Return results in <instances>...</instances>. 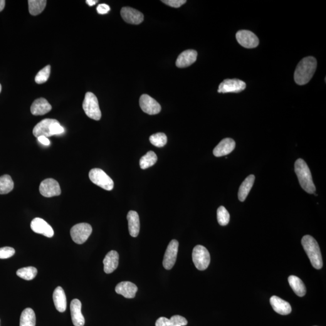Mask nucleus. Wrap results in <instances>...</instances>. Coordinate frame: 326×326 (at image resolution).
<instances>
[{
  "instance_id": "f257e3e1",
  "label": "nucleus",
  "mask_w": 326,
  "mask_h": 326,
  "mask_svg": "<svg viewBox=\"0 0 326 326\" xmlns=\"http://www.w3.org/2000/svg\"><path fill=\"white\" fill-rule=\"evenodd\" d=\"M317 62L312 56L303 58L298 63L294 73V80L298 85L308 83L313 77L317 68Z\"/></svg>"
},
{
  "instance_id": "f03ea898",
  "label": "nucleus",
  "mask_w": 326,
  "mask_h": 326,
  "mask_svg": "<svg viewBox=\"0 0 326 326\" xmlns=\"http://www.w3.org/2000/svg\"><path fill=\"white\" fill-rule=\"evenodd\" d=\"M301 244L307 254L313 268L320 270L323 267V259L319 244L312 236L306 235L301 240Z\"/></svg>"
},
{
  "instance_id": "7ed1b4c3",
  "label": "nucleus",
  "mask_w": 326,
  "mask_h": 326,
  "mask_svg": "<svg viewBox=\"0 0 326 326\" xmlns=\"http://www.w3.org/2000/svg\"><path fill=\"white\" fill-rule=\"evenodd\" d=\"M294 166L295 174L302 189L308 194H315V186L308 164L303 159H300L295 162Z\"/></svg>"
},
{
  "instance_id": "20e7f679",
  "label": "nucleus",
  "mask_w": 326,
  "mask_h": 326,
  "mask_svg": "<svg viewBox=\"0 0 326 326\" xmlns=\"http://www.w3.org/2000/svg\"><path fill=\"white\" fill-rule=\"evenodd\" d=\"M82 107L83 111L89 118L98 121L100 120L102 113L98 105V98L93 93L91 92L86 93Z\"/></svg>"
},
{
  "instance_id": "39448f33",
  "label": "nucleus",
  "mask_w": 326,
  "mask_h": 326,
  "mask_svg": "<svg viewBox=\"0 0 326 326\" xmlns=\"http://www.w3.org/2000/svg\"><path fill=\"white\" fill-rule=\"evenodd\" d=\"M193 261L195 266L199 271L206 270L211 263V255L206 247L196 245L192 253Z\"/></svg>"
},
{
  "instance_id": "423d86ee",
  "label": "nucleus",
  "mask_w": 326,
  "mask_h": 326,
  "mask_svg": "<svg viewBox=\"0 0 326 326\" xmlns=\"http://www.w3.org/2000/svg\"><path fill=\"white\" fill-rule=\"evenodd\" d=\"M89 178L94 184L103 189L110 191L114 188V182L103 170L96 168L89 172Z\"/></svg>"
},
{
  "instance_id": "0eeeda50",
  "label": "nucleus",
  "mask_w": 326,
  "mask_h": 326,
  "mask_svg": "<svg viewBox=\"0 0 326 326\" xmlns=\"http://www.w3.org/2000/svg\"><path fill=\"white\" fill-rule=\"evenodd\" d=\"M92 227L87 223H80L75 225L70 230L72 240L77 244L85 243L91 234L92 233Z\"/></svg>"
},
{
  "instance_id": "6e6552de",
  "label": "nucleus",
  "mask_w": 326,
  "mask_h": 326,
  "mask_svg": "<svg viewBox=\"0 0 326 326\" xmlns=\"http://www.w3.org/2000/svg\"><path fill=\"white\" fill-rule=\"evenodd\" d=\"M179 246V242L175 239L170 241L168 244L163 261V265L165 270H170L174 267L177 261Z\"/></svg>"
},
{
  "instance_id": "1a4fd4ad",
  "label": "nucleus",
  "mask_w": 326,
  "mask_h": 326,
  "mask_svg": "<svg viewBox=\"0 0 326 326\" xmlns=\"http://www.w3.org/2000/svg\"><path fill=\"white\" fill-rule=\"evenodd\" d=\"M39 192L43 196L51 197L61 194V189L58 182L52 179H48L41 182Z\"/></svg>"
},
{
  "instance_id": "9d476101",
  "label": "nucleus",
  "mask_w": 326,
  "mask_h": 326,
  "mask_svg": "<svg viewBox=\"0 0 326 326\" xmlns=\"http://www.w3.org/2000/svg\"><path fill=\"white\" fill-rule=\"evenodd\" d=\"M236 39L240 45L247 49L257 48L259 44L258 36L249 31H239L236 33Z\"/></svg>"
},
{
  "instance_id": "9b49d317",
  "label": "nucleus",
  "mask_w": 326,
  "mask_h": 326,
  "mask_svg": "<svg viewBox=\"0 0 326 326\" xmlns=\"http://www.w3.org/2000/svg\"><path fill=\"white\" fill-rule=\"evenodd\" d=\"M246 83L244 81L233 79V80H226L222 82L219 86L218 93H239L245 89Z\"/></svg>"
},
{
  "instance_id": "f8f14e48",
  "label": "nucleus",
  "mask_w": 326,
  "mask_h": 326,
  "mask_svg": "<svg viewBox=\"0 0 326 326\" xmlns=\"http://www.w3.org/2000/svg\"><path fill=\"white\" fill-rule=\"evenodd\" d=\"M140 106L143 112L149 115H155L160 113L161 106L156 100L147 95H143L140 98Z\"/></svg>"
},
{
  "instance_id": "ddd939ff",
  "label": "nucleus",
  "mask_w": 326,
  "mask_h": 326,
  "mask_svg": "<svg viewBox=\"0 0 326 326\" xmlns=\"http://www.w3.org/2000/svg\"><path fill=\"white\" fill-rule=\"evenodd\" d=\"M31 227L34 233L43 234L48 238H52L54 235L52 227L44 219L39 218V217H36L32 220Z\"/></svg>"
},
{
  "instance_id": "4468645a",
  "label": "nucleus",
  "mask_w": 326,
  "mask_h": 326,
  "mask_svg": "<svg viewBox=\"0 0 326 326\" xmlns=\"http://www.w3.org/2000/svg\"><path fill=\"white\" fill-rule=\"evenodd\" d=\"M56 120L46 118L37 124L33 128V134L34 137L38 138L44 136L47 138L53 136L52 127Z\"/></svg>"
},
{
  "instance_id": "2eb2a0df",
  "label": "nucleus",
  "mask_w": 326,
  "mask_h": 326,
  "mask_svg": "<svg viewBox=\"0 0 326 326\" xmlns=\"http://www.w3.org/2000/svg\"><path fill=\"white\" fill-rule=\"evenodd\" d=\"M121 16L123 20L127 23L135 25L142 23L144 19V16L142 12L130 7H123L121 10Z\"/></svg>"
},
{
  "instance_id": "dca6fc26",
  "label": "nucleus",
  "mask_w": 326,
  "mask_h": 326,
  "mask_svg": "<svg viewBox=\"0 0 326 326\" xmlns=\"http://www.w3.org/2000/svg\"><path fill=\"white\" fill-rule=\"evenodd\" d=\"M82 303L78 299H74L71 301L70 311L71 319L75 326H83L85 325V318L82 313Z\"/></svg>"
},
{
  "instance_id": "f3484780",
  "label": "nucleus",
  "mask_w": 326,
  "mask_h": 326,
  "mask_svg": "<svg viewBox=\"0 0 326 326\" xmlns=\"http://www.w3.org/2000/svg\"><path fill=\"white\" fill-rule=\"evenodd\" d=\"M236 143L229 138H224L213 150L214 156L220 157L230 154L235 148Z\"/></svg>"
},
{
  "instance_id": "a211bd4d",
  "label": "nucleus",
  "mask_w": 326,
  "mask_h": 326,
  "mask_svg": "<svg viewBox=\"0 0 326 326\" xmlns=\"http://www.w3.org/2000/svg\"><path fill=\"white\" fill-rule=\"evenodd\" d=\"M270 303L274 310L278 314L286 315L290 314L292 311L290 304L277 296L274 295L271 297Z\"/></svg>"
},
{
  "instance_id": "6ab92c4d",
  "label": "nucleus",
  "mask_w": 326,
  "mask_h": 326,
  "mask_svg": "<svg viewBox=\"0 0 326 326\" xmlns=\"http://www.w3.org/2000/svg\"><path fill=\"white\" fill-rule=\"evenodd\" d=\"M137 291V286L130 281H122L115 287V292L127 298H134Z\"/></svg>"
},
{
  "instance_id": "aec40b11",
  "label": "nucleus",
  "mask_w": 326,
  "mask_h": 326,
  "mask_svg": "<svg viewBox=\"0 0 326 326\" xmlns=\"http://www.w3.org/2000/svg\"><path fill=\"white\" fill-rule=\"evenodd\" d=\"M197 53L194 50H185L178 57L176 65L179 68H186L196 61Z\"/></svg>"
},
{
  "instance_id": "412c9836",
  "label": "nucleus",
  "mask_w": 326,
  "mask_h": 326,
  "mask_svg": "<svg viewBox=\"0 0 326 326\" xmlns=\"http://www.w3.org/2000/svg\"><path fill=\"white\" fill-rule=\"evenodd\" d=\"M52 107L44 98H39L32 103L31 111L34 115H43L50 112Z\"/></svg>"
},
{
  "instance_id": "4be33fe9",
  "label": "nucleus",
  "mask_w": 326,
  "mask_h": 326,
  "mask_svg": "<svg viewBox=\"0 0 326 326\" xmlns=\"http://www.w3.org/2000/svg\"><path fill=\"white\" fill-rule=\"evenodd\" d=\"M118 261L119 255L117 251L112 250L109 252L103 261L105 273L111 274L118 267Z\"/></svg>"
},
{
  "instance_id": "5701e85b",
  "label": "nucleus",
  "mask_w": 326,
  "mask_h": 326,
  "mask_svg": "<svg viewBox=\"0 0 326 326\" xmlns=\"http://www.w3.org/2000/svg\"><path fill=\"white\" fill-rule=\"evenodd\" d=\"M127 219L130 235L136 238L139 234L140 228V218L137 212L132 211L128 212Z\"/></svg>"
},
{
  "instance_id": "b1692460",
  "label": "nucleus",
  "mask_w": 326,
  "mask_h": 326,
  "mask_svg": "<svg viewBox=\"0 0 326 326\" xmlns=\"http://www.w3.org/2000/svg\"><path fill=\"white\" fill-rule=\"evenodd\" d=\"M53 299L54 306L60 312H64L66 309V298L63 288L58 286L54 291Z\"/></svg>"
},
{
  "instance_id": "393cba45",
  "label": "nucleus",
  "mask_w": 326,
  "mask_h": 326,
  "mask_svg": "<svg viewBox=\"0 0 326 326\" xmlns=\"http://www.w3.org/2000/svg\"><path fill=\"white\" fill-rule=\"evenodd\" d=\"M188 323L187 320L181 315L172 316L170 319L160 317L155 323V326H184Z\"/></svg>"
},
{
  "instance_id": "a878e982",
  "label": "nucleus",
  "mask_w": 326,
  "mask_h": 326,
  "mask_svg": "<svg viewBox=\"0 0 326 326\" xmlns=\"http://www.w3.org/2000/svg\"><path fill=\"white\" fill-rule=\"evenodd\" d=\"M254 180H255L254 175H249L241 185L238 192V197L240 201L244 202L248 196L249 192L253 187Z\"/></svg>"
},
{
  "instance_id": "bb28decb",
  "label": "nucleus",
  "mask_w": 326,
  "mask_h": 326,
  "mask_svg": "<svg viewBox=\"0 0 326 326\" xmlns=\"http://www.w3.org/2000/svg\"><path fill=\"white\" fill-rule=\"evenodd\" d=\"M288 282L296 295L299 297H303L306 295V288L305 284L298 277L295 276L289 277Z\"/></svg>"
},
{
  "instance_id": "cd10ccee",
  "label": "nucleus",
  "mask_w": 326,
  "mask_h": 326,
  "mask_svg": "<svg viewBox=\"0 0 326 326\" xmlns=\"http://www.w3.org/2000/svg\"><path fill=\"white\" fill-rule=\"evenodd\" d=\"M36 316L33 310L26 308L21 313L19 326H35Z\"/></svg>"
},
{
  "instance_id": "c85d7f7f",
  "label": "nucleus",
  "mask_w": 326,
  "mask_h": 326,
  "mask_svg": "<svg viewBox=\"0 0 326 326\" xmlns=\"http://www.w3.org/2000/svg\"><path fill=\"white\" fill-rule=\"evenodd\" d=\"M29 10L32 16H36L40 14L45 9L47 4L46 0H29Z\"/></svg>"
},
{
  "instance_id": "c756f323",
  "label": "nucleus",
  "mask_w": 326,
  "mask_h": 326,
  "mask_svg": "<svg viewBox=\"0 0 326 326\" xmlns=\"http://www.w3.org/2000/svg\"><path fill=\"white\" fill-rule=\"evenodd\" d=\"M13 180L9 175H4L0 177V194H9L14 189Z\"/></svg>"
},
{
  "instance_id": "7c9ffc66",
  "label": "nucleus",
  "mask_w": 326,
  "mask_h": 326,
  "mask_svg": "<svg viewBox=\"0 0 326 326\" xmlns=\"http://www.w3.org/2000/svg\"><path fill=\"white\" fill-rule=\"evenodd\" d=\"M158 158L155 153L149 151L147 154L141 158L140 160V167L142 169H147L152 166L157 162Z\"/></svg>"
},
{
  "instance_id": "2f4dec72",
  "label": "nucleus",
  "mask_w": 326,
  "mask_h": 326,
  "mask_svg": "<svg viewBox=\"0 0 326 326\" xmlns=\"http://www.w3.org/2000/svg\"><path fill=\"white\" fill-rule=\"evenodd\" d=\"M38 270L33 266L22 268L16 271L17 276L26 280H32L35 278Z\"/></svg>"
},
{
  "instance_id": "473e14b6",
  "label": "nucleus",
  "mask_w": 326,
  "mask_h": 326,
  "mask_svg": "<svg viewBox=\"0 0 326 326\" xmlns=\"http://www.w3.org/2000/svg\"><path fill=\"white\" fill-rule=\"evenodd\" d=\"M149 140L150 142L155 147H162L166 145L167 138L164 133L159 132L150 136Z\"/></svg>"
},
{
  "instance_id": "72a5a7b5",
  "label": "nucleus",
  "mask_w": 326,
  "mask_h": 326,
  "mask_svg": "<svg viewBox=\"0 0 326 326\" xmlns=\"http://www.w3.org/2000/svg\"><path fill=\"white\" fill-rule=\"evenodd\" d=\"M217 219L220 226H226L229 223V214L224 206L219 207L217 211Z\"/></svg>"
},
{
  "instance_id": "f704fd0d",
  "label": "nucleus",
  "mask_w": 326,
  "mask_h": 326,
  "mask_svg": "<svg viewBox=\"0 0 326 326\" xmlns=\"http://www.w3.org/2000/svg\"><path fill=\"white\" fill-rule=\"evenodd\" d=\"M51 66L48 65L42 69L37 74L35 77V82L38 84H43L48 81L50 75Z\"/></svg>"
},
{
  "instance_id": "c9c22d12",
  "label": "nucleus",
  "mask_w": 326,
  "mask_h": 326,
  "mask_svg": "<svg viewBox=\"0 0 326 326\" xmlns=\"http://www.w3.org/2000/svg\"><path fill=\"white\" fill-rule=\"evenodd\" d=\"M16 253V250L12 247L6 246L0 248V259H6L11 258Z\"/></svg>"
},
{
  "instance_id": "e433bc0d",
  "label": "nucleus",
  "mask_w": 326,
  "mask_h": 326,
  "mask_svg": "<svg viewBox=\"0 0 326 326\" xmlns=\"http://www.w3.org/2000/svg\"><path fill=\"white\" fill-rule=\"evenodd\" d=\"M162 1L167 6L175 7V8H179L187 2L186 0H164Z\"/></svg>"
},
{
  "instance_id": "4c0bfd02",
  "label": "nucleus",
  "mask_w": 326,
  "mask_h": 326,
  "mask_svg": "<svg viewBox=\"0 0 326 326\" xmlns=\"http://www.w3.org/2000/svg\"><path fill=\"white\" fill-rule=\"evenodd\" d=\"M110 11V7L106 4H100L97 7L98 14L104 15Z\"/></svg>"
},
{
  "instance_id": "58836bf2",
  "label": "nucleus",
  "mask_w": 326,
  "mask_h": 326,
  "mask_svg": "<svg viewBox=\"0 0 326 326\" xmlns=\"http://www.w3.org/2000/svg\"><path fill=\"white\" fill-rule=\"evenodd\" d=\"M39 142L45 146H49L50 145V140L48 138L44 137V136H41L38 138Z\"/></svg>"
},
{
  "instance_id": "ea45409f",
  "label": "nucleus",
  "mask_w": 326,
  "mask_h": 326,
  "mask_svg": "<svg viewBox=\"0 0 326 326\" xmlns=\"http://www.w3.org/2000/svg\"><path fill=\"white\" fill-rule=\"evenodd\" d=\"M98 2V0H86V2L89 6H93Z\"/></svg>"
},
{
  "instance_id": "a19ab883",
  "label": "nucleus",
  "mask_w": 326,
  "mask_h": 326,
  "mask_svg": "<svg viewBox=\"0 0 326 326\" xmlns=\"http://www.w3.org/2000/svg\"><path fill=\"white\" fill-rule=\"evenodd\" d=\"M6 1L4 0H0V12H1L4 9Z\"/></svg>"
},
{
  "instance_id": "79ce46f5",
  "label": "nucleus",
  "mask_w": 326,
  "mask_h": 326,
  "mask_svg": "<svg viewBox=\"0 0 326 326\" xmlns=\"http://www.w3.org/2000/svg\"><path fill=\"white\" fill-rule=\"evenodd\" d=\"M1 84H0V93H1Z\"/></svg>"
}]
</instances>
